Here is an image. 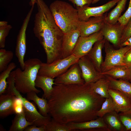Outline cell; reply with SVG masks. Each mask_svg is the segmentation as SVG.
Listing matches in <instances>:
<instances>
[{
    "label": "cell",
    "mask_w": 131,
    "mask_h": 131,
    "mask_svg": "<svg viewBox=\"0 0 131 131\" xmlns=\"http://www.w3.org/2000/svg\"><path fill=\"white\" fill-rule=\"evenodd\" d=\"M48 100L49 113L61 123H81L98 117L97 112L105 98L93 90L90 83L57 84Z\"/></svg>",
    "instance_id": "1"
},
{
    "label": "cell",
    "mask_w": 131,
    "mask_h": 131,
    "mask_svg": "<svg viewBox=\"0 0 131 131\" xmlns=\"http://www.w3.org/2000/svg\"><path fill=\"white\" fill-rule=\"evenodd\" d=\"M37 11L33 32L43 47L50 64L63 58L62 45L64 33L56 23L49 7L43 0H37Z\"/></svg>",
    "instance_id": "2"
},
{
    "label": "cell",
    "mask_w": 131,
    "mask_h": 131,
    "mask_svg": "<svg viewBox=\"0 0 131 131\" xmlns=\"http://www.w3.org/2000/svg\"><path fill=\"white\" fill-rule=\"evenodd\" d=\"M42 62L39 59L33 58L25 61V69L19 68L14 71V82L16 89L24 94L34 92L37 93L41 90L36 88L35 81Z\"/></svg>",
    "instance_id": "3"
},
{
    "label": "cell",
    "mask_w": 131,
    "mask_h": 131,
    "mask_svg": "<svg viewBox=\"0 0 131 131\" xmlns=\"http://www.w3.org/2000/svg\"><path fill=\"white\" fill-rule=\"evenodd\" d=\"M49 8L56 23L64 34L77 29L79 20L76 8L59 0L52 2Z\"/></svg>",
    "instance_id": "4"
},
{
    "label": "cell",
    "mask_w": 131,
    "mask_h": 131,
    "mask_svg": "<svg viewBox=\"0 0 131 131\" xmlns=\"http://www.w3.org/2000/svg\"><path fill=\"white\" fill-rule=\"evenodd\" d=\"M7 80L8 87L6 92L12 93L20 100L27 120L38 126H46L51 120L50 117L49 116H44L41 115L38 111L34 104L23 97L16 89L15 86L13 72L10 73Z\"/></svg>",
    "instance_id": "5"
},
{
    "label": "cell",
    "mask_w": 131,
    "mask_h": 131,
    "mask_svg": "<svg viewBox=\"0 0 131 131\" xmlns=\"http://www.w3.org/2000/svg\"><path fill=\"white\" fill-rule=\"evenodd\" d=\"M79 58L73 54L56 60L50 64L42 63L38 75L54 78L66 72L73 65L77 63Z\"/></svg>",
    "instance_id": "6"
},
{
    "label": "cell",
    "mask_w": 131,
    "mask_h": 131,
    "mask_svg": "<svg viewBox=\"0 0 131 131\" xmlns=\"http://www.w3.org/2000/svg\"><path fill=\"white\" fill-rule=\"evenodd\" d=\"M104 47L106 55L101 66V72L107 71L116 66L125 65L124 59L126 54L131 49L130 47H120L118 49L113 48L106 40Z\"/></svg>",
    "instance_id": "7"
},
{
    "label": "cell",
    "mask_w": 131,
    "mask_h": 131,
    "mask_svg": "<svg viewBox=\"0 0 131 131\" xmlns=\"http://www.w3.org/2000/svg\"><path fill=\"white\" fill-rule=\"evenodd\" d=\"M34 7H32L24 20L17 38L15 54L22 70L25 69L24 58L26 48V31Z\"/></svg>",
    "instance_id": "8"
},
{
    "label": "cell",
    "mask_w": 131,
    "mask_h": 131,
    "mask_svg": "<svg viewBox=\"0 0 131 131\" xmlns=\"http://www.w3.org/2000/svg\"><path fill=\"white\" fill-rule=\"evenodd\" d=\"M104 38L101 30L87 36H80L72 54L79 58L87 55L95 43Z\"/></svg>",
    "instance_id": "9"
},
{
    "label": "cell",
    "mask_w": 131,
    "mask_h": 131,
    "mask_svg": "<svg viewBox=\"0 0 131 131\" xmlns=\"http://www.w3.org/2000/svg\"><path fill=\"white\" fill-rule=\"evenodd\" d=\"M120 0H112L98 7H91L85 5L82 7H76L79 21H86L91 17L103 15L115 6Z\"/></svg>",
    "instance_id": "10"
},
{
    "label": "cell",
    "mask_w": 131,
    "mask_h": 131,
    "mask_svg": "<svg viewBox=\"0 0 131 131\" xmlns=\"http://www.w3.org/2000/svg\"><path fill=\"white\" fill-rule=\"evenodd\" d=\"M77 63L81 70L82 76L85 83L94 82L105 76L97 70L87 55L79 58Z\"/></svg>",
    "instance_id": "11"
},
{
    "label": "cell",
    "mask_w": 131,
    "mask_h": 131,
    "mask_svg": "<svg viewBox=\"0 0 131 131\" xmlns=\"http://www.w3.org/2000/svg\"><path fill=\"white\" fill-rule=\"evenodd\" d=\"M107 14L91 17L87 20L79 21L77 27L80 36L86 37L101 30L105 23Z\"/></svg>",
    "instance_id": "12"
},
{
    "label": "cell",
    "mask_w": 131,
    "mask_h": 131,
    "mask_svg": "<svg viewBox=\"0 0 131 131\" xmlns=\"http://www.w3.org/2000/svg\"><path fill=\"white\" fill-rule=\"evenodd\" d=\"M55 85L80 84L85 83L77 63L72 65L65 73L56 78Z\"/></svg>",
    "instance_id": "13"
},
{
    "label": "cell",
    "mask_w": 131,
    "mask_h": 131,
    "mask_svg": "<svg viewBox=\"0 0 131 131\" xmlns=\"http://www.w3.org/2000/svg\"><path fill=\"white\" fill-rule=\"evenodd\" d=\"M124 26L118 22L114 24L105 22L101 30L106 40L115 46L120 47L121 38Z\"/></svg>",
    "instance_id": "14"
},
{
    "label": "cell",
    "mask_w": 131,
    "mask_h": 131,
    "mask_svg": "<svg viewBox=\"0 0 131 131\" xmlns=\"http://www.w3.org/2000/svg\"><path fill=\"white\" fill-rule=\"evenodd\" d=\"M71 131L74 130L110 131L103 117L81 123H71L67 124Z\"/></svg>",
    "instance_id": "15"
},
{
    "label": "cell",
    "mask_w": 131,
    "mask_h": 131,
    "mask_svg": "<svg viewBox=\"0 0 131 131\" xmlns=\"http://www.w3.org/2000/svg\"><path fill=\"white\" fill-rule=\"evenodd\" d=\"M80 36V32L77 28L64 34L62 45L63 58L67 57L72 54Z\"/></svg>",
    "instance_id": "16"
},
{
    "label": "cell",
    "mask_w": 131,
    "mask_h": 131,
    "mask_svg": "<svg viewBox=\"0 0 131 131\" xmlns=\"http://www.w3.org/2000/svg\"><path fill=\"white\" fill-rule=\"evenodd\" d=\"M0 96V117L3 118L16 113L15 106L17 99L14 94L6 92Z\"/></svg>",
    "instance_id": "17"
},
{
    "label": "cell",
    "mask_w": 131,
    "mask_h": 131,
    "mask_svg": "<svg viewBox=\"0 0 131 131\" xmlns=\"http://www.w3.org/2000/svg\"><path fill=\"white\" fill-rule=\"evenodd\" d=\"M109 93L114 104L115 110L118 113L126 112L131 109V102L119 91L109 88Z\"/></svg>",
    "instance_id": "18"
},
{
    "label": "cell",
    "mask_w": 131,
    "mask_h": 131,
    "mask_svg": "<svg viewBox=\"0 0 131 131\" xmlns=\"http://www.w3.org/2000/svg\"><path fill=\"white\" fill-rule=\"evenodd\" d=\"M106 39L104 38L96 41L89 52L87 55L97 70L101 72L103 63L102 50L104 47Z\"/></svg>",
    "instance_id": "19"
},
{
    "label": "cell",
    "mask_w": 131,
    "mask_h": 131,
    "mask_svg": "<svg viewBox=\"0 0 131 131\" xmlns=\"http://www.w3.org/2000/svg\"><path fill=\"white\" fill-rule=\"evenodd\" d=\"M55 79L47 76L37 75L35 81L36 87L41 88L44 94L43 97L48 100L50 98L53 89V85H55Z\"/></svg>",
    "instance_id": "20"
},
{
    "label": "cell",
    "mask_w": 131,
    "mask_h": 131,
    "mask_svg": "<svg viewBox=\"0 0 131 131\" xmlns=\"http://www.w3.org/2000/svg\"><path fill=\"white\" fill-rule=\"evenodd\" d=\"M105 76L109 81V88L121 92L131 102V83L127 81L115 79L108 76Z\"/></svg>",
    "instance_id": "21"
},
{
    "label": "cell",
    "mask_w": 131,
    "mask_h": 131,
    "mask_svg": "<svg viewBox=\"0 0 131 131\" xmlns=\"http://www.w3.org/2000/svg\"><path fill=\"white\" fill-rule=\"evenodd\" d=\"M103 117L110 131H126L119 114L115 111L107 113Z\"/></svg>",
    "instance_id": "22"
},
{
    "label": "cell",
    "mask_w": 131,
    "mask_h": 131,
    "mask_svg": "<svg viewBox=\"0 0 131 131\" xmlns=\"http://www.w3.org/2000/svg\"><path fill=\"white\" fill-rule=\"evenodd\" d=\"M102 74L107 75L117 79H122L128 81L130 75L128 66L119 65L114 67L106 71L101 73Z\"/></svg>",
    "instance_id": "23"
},
{
    "label": "cell",
    "mask_w": 131,
    "mask_h": 131,
    "mask_svg": "<svg viewBox=\"0 0 131 131\" xmlns=\"http://www.w3.org/2000/svg\"><path fill=\"white\" fill-rule=\"evenodd\" d=\"M33 125L28 121L23 109L21 112L16 113L9 131H23L29 126Z\"/></svg>",
    "instance_id": "24"
},
{
    "label": "cell",
    "mask_w": 131,
    "mask_h": 131,
    "mask_svg": "<svg viewBox=\"0 0 131 131\" xmlns=\"http://www.w3.org/2000/svg\"><path fill=\"white\" fill-rule=\"evenodd\" d=\"M90 84L94 91L102 97L105 98L110 96L109 93V82L105 75L95 82Z\"/></svg>",
    "instance_id": "25"
},
{
    "label": "cell",
    "mask_w": 131,
    "mask_h": 131,
    "mask_svg": "<svg viewBox=\"0 0 131 131\" xmlns=\"http://www.w3.org/2000/svg\"><path fill=\"white\" fill-rule=\"evenodd\" d=\"M34 92H31L27 93L26 99L28 100L33 101L37 105L39 110L40 113L45 116H48L49 108L47 99L42 97L40 98Z\"/></svg>",
    "instance_id": "26"
},
{
    "label": "cell",
    "mask_w": 131,
    "mask_h": 131,
    "mask_svg": "<svg viewBox=\"0 0 131 131\" xmlns=\"http://www.w3.org/2000/svg\"><path fill=\"white\" fill-rule=\"evenodd\" d=\"M127 0H120L116 6L107 14L105 18L106 23L114 24L117 23L122 13L125 9Z\"/></svg>",
    "instance_id": "27"
},
{
    "label": "cell",
    "mask_w": 131,
    "mask_h": 131,
    "mask_svg": "<svg viewBox=\"0 0 131 131\" xmlns=\"http://www.w3.org/2000/svg\"><path fill=\"white\" fill-rule=\"evenodd\" d=\"M16 67L15 64L10 63L7 68L0 73V95L4 93L6 91L8 82L6 81L11 71Z\"/></svg>",
    "instance_id": "28"
},
{
    "label": "cell",
    "mask_w": 131,
    "mask_h": 131,
    "mask_svg": "<svg viewBox=\"0 0 131 131\" xmlns=\"http://www.w3.org/2000/svg\"><path fill=\"white\" fill-rule=\"evenodd\" d=\"M14 56L13 52L11 50L3 48L0 49V72L5 70L10 63Z\"/></svg>",
    "instance_id": "29"
},
{
    "label": "cell",
    "mask_w": 131,
    "mask_h": 131,
    "mask_svg": "<svg viewBox=\"0 0 131 131\" xmlns=\"http://www.w3.org/2000/svg\"><path fill=\"white\" fill-rule=\"evenodd\" d=\"M115 110V106L112 98L110 96L105 98L100 109L97 112V115L98 117H103L105 115Z\"/></svg>",
    "instance_id": "30"
},
{
    "label": "cell",
    "mask_w": 131,
    "mask_h": 131,
    "mask_svg": "<svg viewBox=\"0 0 131 131\" xmlns=\"http://www.w3.org/2000/svg\"><path fill=\"white\" fill-rule=\"evenodd\" d=\"M46 131H70L67 124L61 123L53 118L45 126Z\"/></svg>",
    "instance_id": "31"
},
{
    "label": "cell",
    "mask_w": 131,
    "mask_h": 131,
    "mask_svg": "<svg viewBox=\"0 0 131 131\" xmlns=\"http://www.w3.org/2000/svg\"><path fill=\"white\" fill-rule=\"evenodd\" d=\"M11 26L8 24L0 26V48H4L5 46L6 39L12 28Z\"/></svg>",
    "instance_id": "32"
},
{
    "label": "cell",
    "mask_w": 131,
    "mask_h": 131,
    "mask_svg": "<svg viewBox=\"0 0 131 131\" xmlns=\"http://www.w3.org/2000/svg\"><path fill=\"white\" fill-rule=\"evenodd\" d=\"M119 115L126 131H130L131 130V114L124 112H120Z\"/></svg>",
    "instance_id": "33"
},
{
    "label": "cell",
    "mask_w": 131,
    "mask_h": 131,
    "mask_svg": "<svg viewBox=\"0 0 131 131\" xmlns=\"http://www.w3.org/2000/svg\"><path fill=\"white\" fill-rule=\"evenodd\" d=\"M131 18V6H129L124 13L119 18L118 22L122 25L125 26Z\"/></svg>",
    "instance_id": "34"
},
{
    "label": "cell",
    "mask_w": 131,
    "mask_h": 131,
    "mask_svg": "<svg viewBox=\"0 0 131 131\" xmlns=\"http://www.w3.org/2000/svg\"><path fill=\"white\" fill-rule=\"evenodd\" d=\"M131 36V18L124 26L121 38V44Z\"/></svg>",
    "instance_id": "35"
},
{
    "label": "cell",
    "mask_w": 131,
    "mask_h": 131,
    "mask_svg": "<svg viewBox=\"0 0 131 131\" xmlns=\"http://www.w3.org/2000/svg\"><path fill=\"white\" fill-rule=\"evenodd\" d=\"M75 5L76 7H82L85 5L89 6L93 0H68Z\"/></svg>",
    "instance_id": "36"
},
{
    "label": "cell",
    "mask_w": 131,
    "mask_h": 131,
    "mask_svg": "<svg viewBox=\"0 0 131 131\" xmlns=\"http://www.w3.org/2000/svg\"><path fill=\"white\" fill-rule=\"evenodd\" d=\"M25 131H46L45 126L39 127L34 125L28 126L24 130Z\"/></svg>",
    "instance_id": "37"
},
{
    "label": "cell",
    "mask_w": 131,
    "mask_h": 131,
    "mask_svg": "<svg viewBox=\"0 0 131 131\" xmlns=\"http://www.w3.org/2000/svg\"><path fill=\"white\" fill-rule=\"evenodd\" d=\"M124 63L126 65H131V50L125 54L124 59Z\"/></svg>",
    "instance_id": "38"
},
{
    "label": "cell",
    "mask_w": 131,
    "mask_h": 131,
    "mask_svg": "<svg viewBox=\"0 0 131 131\" xmlns=\"http://www.w3.org/2000/svg\"><path fill=\"white\" fill-rule=\"evenodd\" d=\"M128 46L131 48V36L127 39L120 45V47Z\"/></svg>",
    "instance_id": "39"
},
{
    "label": "cell",
    "mask_w": 131,
    "mask_h": 131,
    "mask_svg": "<svg viewBox=\"0 0 131 131\" xmlns=\"http://www.w3.org/2000/svg\"><path fill=\"white\" fill-rule=\"evenodd\" d=\"M37 0H30L29 2V5L30 6H34L35 4L37 2Z\"/></svg>",
    "instance_id": "40"
},
{
    "label": "cell",
    "mask_w": 131,
    "mask_h": 131,
    "mask_svg": "<svg viewBox=\"0 0 131 131\" xmlns=\"http://www.w3.org/2000/svg\"><path fill=\"white\" fill-rule=\"evenodd\" d=\"M8 24V22L6 21H3L0 22V26Z\"/></svg>",
    "instance_id": "41"
},
{
    "label": "cell",
    "mask_w": 131,
    "mask_h": 131,
    "mask_svg": "<svg viewBox=\"0 0 131 131\" xmlns=\"http://www.w3.org/2000/svg\"><path fill=\"white\" fill-rule=\"evenodd\" d=\"M128 66L130 72V77L128 81L131 83V65Z\"/></svg>",
    "instance_id": "42"
},
{
    "label": "cell",
    "mask_w": 131,
    "mask_h": 131,
    "mask_svg": "<svg viewBox=\"0 0 131 131\" xmlns=\"http://www.w3.org/2000/svg\"><path fill=\"white\" fill-rule=\"evenodd\" d=\"M100 0H93L92 4L95 3L99 1Z\"/></svg>",
    "instance_id": "43"
},
{
    "label": "cell",
    "mask_w": 131,
    "mask_h": 131,
    "mask_svg": "<svg viewBox=\"0 0 131 131\" xmlns=\"http://www.w3.org/2000/svg\"><path fill=\"white\" fill-rule=\"evenodd\" d=\"M126 113H130V114H131V109H130V110H128V111L126 112H125Z\"/></svg>",
    "instance_id": "44"
},
{
    "label": "cell",
    "mask_w": 131,
    "mask_h": 131,
    "mask_svg": "<svg viewBox=\"0 0 131 131\" xmlns=\"http://www.w3.org/2000/svg\"><path fill=\"white\" fill-rule=\"evenodd\" d=\"M131 6V0H130L129 5Z\"/></svg>",
    "instance_id": "45"
},
{
    "label": "cell",
    "mask_w": 131,
    "mask_h": 131,
    "mask_svg": "<svg viewBox=\"0 0 131 131\" xmlns=\"http://www.w3.org/2000/svg\"><path fill=\"white\" fill-rule=\"evenodd\" d=\"M130 131H131V130H130Z\"/></svg>",
    "instance_id": "46"
}]
</instances>
